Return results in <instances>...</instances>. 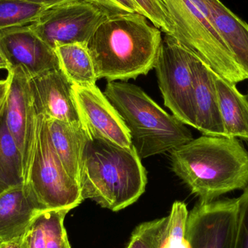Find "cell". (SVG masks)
I'll return each instance as SVG.
<instances>
[{
  "label": "cell",
  "instance_id": "6da1fadb",
  "mask_svg": "<svg viewBox=\"0 0 248 248\" xmlns=\"http://www.w3.org/2000/svg\"><path fill=\"white\" fill-rule=\"evenodd\" d=\"M161 32L140 13L108 15L86 45L97 79L125 81L147 75L155 64Z\"/></svg>",
  "mask_w": 248,
  "mask_h": 248
},
{
  "label": "cell",
  "instance_id": "7a4b0ae2",
  "mask_svg": "<svg viewBox=\"0 0 248 248\" xmlns=\"http://www.w3.org/2000/svg\"><path fill=\"white\" fill-rule=\"evenodd\" d=\"M170 153L173 171L201 201L248 185V153L237 138L204 135Z\"/></svg>",
  "mask_w": 248,
  "mask_h": 248
},
{
  "label": "cell",
  "instance_id": "3957f363",
  "mask_svg": "<svg viewBox=\"0 0 248 248\" xmlns=\"http://www.w3.org/2000/svg\"><path fill=\"white\" fill-rule=\"evenodd\" d=\"M147 183V172L133 146L89 141L79 179L84 201L91 199L103 208L121 211L140 198Z\"/></svg>",
  "mask_w": 248,
  "mask_h": 248
},
{
  "label": "cell",
  "instance_id": "277c9868",
  "mask_svg": "<svg viewBox=\"0 0 248 248\" xmlns=\"http://www.w3.org/2000/svg\"><path fill=\"white\" fill-rule=\"evenodd\" d=\"M103 93L124 121L140 158L171 151L193 140L185 124L137 86L108 81Z\"/></svg>",
  "mask_w": 248,
  "mask_h": 248
},
{
  "label": "cell",
  "instance_id": "5b68a950",
  "mask_svg": "<svg viewBox=\"0 0 248 248\" xmlns=\"http://www.w3.org/2000/svg\"><path fill=\"white\" fill-rule=\"evenodd\" d=\"M174 27L173 37L221 78L248 79L218 33L205 0H160Z\"/></svg>",
  "mask_w": 248,
  "mask_h": 248
},
{
  "label": "cell",
  "instance_id": "8992f818",
  "mask_svg": "<svg viewBox=\"0 0 248 248\" xmlns=\"http://www.w3.org/2000/svg\"><path fill=\"white\" fill-rule=\"evenodd\" d=\"M23 184L40 211H71L84 201L79 183L66 173L55 153L43 115L36 114L34 140Z\"/></svg>",
  "mask_w": 248,
  "mask_h": 248
},
{
  "label": "cell",
  "instance_id": "52a82bcc",
  "mask_svg": "<svg viewBox=\"0 0 248 248\" xmlns=\"http://www.w3.org/2000/svg\"><path fill=\"white\" fill-rule=\"evenodd\" d=\"M194 55L173 36L165 34L154 68L165 106L182 123L195 128Z\"/></svg>",
  "mask_w": 248,
  "mask_h": 248
},
{
  "label": "cell",
  "instance_id": "ba28073f",
  "mask_svg": "<svg viewBox=\"0 0 248 248\" xmlns=\"http://www.w3.org/2000/svg\"><path fill=\"white\" fill-rule=\"evenodd\" d=\"M108 13L84 0H68L48 7L30 26L46 45L55 49L70 44L87 45Z\"/></svg>",
  "mask_w": 248,
  "mask_h": 248
},
{
  "label": "cell",
  "instance_id": "9c48e42d",
  "mask_svg": "<svg viewBox=\"0 0 248 248\" xmlns=\"http://www.w3.org/2000/svg\"><path fill=\"white\" fill-rule=\"evenodd\" d=\"M238 198L201 201L188 214L185 237L190 248H234Z\"/></svg>",
  "mask_w": 248,
  "mask_h": 248
},
{
  "label": "cell",
  "instance_id": "30bf717a",
  "mask_svg": "<svg viewBox=\"0 0 248 248\" xmlns=\"http://www.w3.org/2000/svg\"><path fill=\"white\" fill-rule=\"evenodd\" d=\"M29 24L0 30V52L9 70H22L29 78L60 68L55 49L46 45Z\"/></svg>",
  "mask_w": 248,
  "mask_h": 248
},
{
  "label": "cell",
  "instance_id": "8fae6325",
  "mask_svg": "<svg viewBox=\"0 0 248 248\" xmlns=\"http://www.w3.org/2000/svg\"><path fill=\"white\" fill-rule=\"evenodd\" d=\"M80 121L91 140H102L124 147L131 144L124 121L97 86L73 85Z\"/></svg>",
  "mask_w": 248,
  "mask_h": 248
},
{
  "label": "cell",
  "instance_id": "7c38bea8",
  "mask_svg": "<svg viewBox=\"0 0 248 248\" xmlns=\"http://www.w3.org/2000/svg\"><path fill=\"white\" fill-rule=\"evenodd\" d=\"M7 72L10 88L4 103L6 123L21 154L23 175L34 140L36 113L32 100L30 78L19 68Z\"/></svg>",
  "mask_w": 248,
  "mask_h": 248
},
{
  "label": "cell",
  "instance_id": "4fadbf2b",
  "mask_svg": "<svg viewBox=\"0 0 248 248\" xmlns=\"http://www.w3.org/2000/svg\"><path fill=\"white\" fill-rule=\"evenodd\" d=\"M29 82L36 114L47 119L81 122L74 100V84L61 68L31 78Z\"/></svg>",
  "mask_w": 248,
  "mask_h": 248
},
{
  "label": "cell",
  "instance_id": "5bb4252c",
  "mask_svg": "<svg viewBox=\"0 0 248 248\" xmlns=\"http://www.w3.org/2000/svg\"><path fill=\"white\" fill-rule=\"evenodd\" d=\"M192 69L195 128L204 135L227 137L217 97L215 73L195 55Z\"/></svg>",
  "mask_w": 248,
  "mask_h": 248
},
{
  "label": "cell",
  "instance_id": "9a60e30c",
  "mask_svg": "<svg viewBox=\"0 0 248 248\" xmlns=\"http://www.w3.org/2000/svg\"><path fill=\"white\" fill-rule=\"evenodd\" d=\"M46 121L55 153L66 173L79 183L84 151L91 140L87 130L81 122L47 119Z\"/></svg>",
  "mask_w": 248,
  "mask_h": 248
},
{
  "label": "cell",
  "instance_id": "2e32d148",
  "mask_svg": "<svg viewBox=\"0 0 248 248\" xmlns=\"http://www.w3.org/2000/svg\"><path fill=\"white\" fill-rule=\"evenodd\" d=\"M39 212L23 184L1 192L0 243L23 237Z\"/></svg>",
  "mask_w": 248,
  "mask_h": 248
},
{
  "label": "cell",
  "instance_id": "e0dca14e",
  "mask_svg": "<svg viewBox=\"0 0 248 248\" xmlns=\"http://www.w3.org/2000/svg\"><path fill=\"white\" fill-rule=\"evenodd\" d=\"M213 21L232 53L236 62L248 77V24L220 0H205Z\"/></svg>",
  "mask_w": 248,
  "mask_h": 248
},
{
  "label": "cell",
  "instance_id": "ac0fdd59",
  "mask_svg": "<svg viewBox=\"0 0 248 248\" xmlns=\"http://www.w3.org/2000/svg\"><path fill=\"white\" fill-rule=\"evenodd\" d=\"M217 97L227 137L248 140V102L236 87L214 74Z\"/></svg>",
  "mask_w": 248,
  "mask_h": 248
},
{
  "label": "cell",
  "instance_id": "d6986e66",
  "mask_svg": "<svg viewBox=\"0 0 248 248\" xmlns=\"http://www.w3.org/2000/svg\"><path fill=\"white\" fill-rule=\"evenodd\" d=\"M68 210L39 212L23 237L25 248H71L64 219Z\"/></svg>",
  "mask_w": 248,
  "mask_h": 248
},
{
  "label": "cell",
  "instance_id": "ffe728a7",
  "mask_svg": "<svg viewBox=\"0 0 248 248\" xmlns=\"http://www.w3.org/2000/svg\"><path fill=\"white\" fill-rule=\"evenodd\" d=\"M60 67L74 85H96L97 76L87 45L70 44L55 48Z\"/></svg>",
  "mask_w": 248,
  "mask_h": 248
},
{
  "label": "cell",
  "instance_id": "44dd1931",
  "mask_svg": "<svg viewBox=\"0 0 248 248\" xmlns=\"http://www.w3.org/2000/svg\"><path fill=\"white\" fill-rule=\"evenodd\" d=\"M0 182L6 189L23 184L21 154L7 128L4 105L0 110Z\"/></svg>",
  "mask_w": 248,
  "mask_h": 248
},
{
  "label": "cell",
  "instance_id": "7402d4cb",
  "mask_svg": "<svg viewBox=\"0 0 248 248\" xmlns=\"http://www.w3.org/2000/svg\"><path fill=\"white\" fill-rule=\"evenodd\" d=\"M47 8L20 0H0V30L33 23Z\"/></svg>",
  "mask_w": 248,
  "mask_h": 248
},
{
  "label": "cell",
  "instance_id": "603a6c76",
  "mask_svg": "<svg viewBox=\"0 0 248 248\" xmlns=\"http://www.w3.org/2000/svg\"><path fill=\"white\" fill-rule=\"evenodd\" d=\"M188 214L185 202L176 201L173 204L160 248H190L185 237Z\"/></svg>",
  "mask_w": 248,
  "mask_h": 248
},
{
  "label": "cell",
  "instance_id": "cb8c5ba5",
  "mask_svg": "<svg viewBox=\"0 0 248 248\" xmlns=\"http://www.w3.org/2000/svg\"><path fill=\"white\" fill-rule=\"evenodd\" d=\"M167 223L168 217L140 224L126 248H160Z\"/></svg>",
  "mask_w": 248,
  "mask_h": 248
},
{
  "label": "cell",
  "instance_id": "d4e9b609",
  "mask_svg": "<svg viewBox=\"0 0 248 248\" xmlns=\"http://www.w3.org/2000/svg\"><path fill=\"white\" fill-rule=\"evenodd\" d=\"M141 15L165 34L173 36L174 27L160 0H133Z\"/></svg>",
  "mask_w": 248,
  "mask_h": 248
},
{
  "label": "cell",
  "instance_id": "484cf974",
  "mask_svg": "<svg viewBox=\"0 0 248 248\" xmlns=\"http://www.w3.org/2000/svg\"><path fill=\"white\" fill-rule=\"evenodd\" d=\"M234 248H248V185L238 198Z\"/></svg>",
  "mask_w": 248,
  "mask_h": 248
},
{
  "label": "cell",
  "instance_id": "4316f807",
  "mask_svg": "<svg viewBox=\"0 0 248 248\" xmlns=\"http://www.w3.org/2000/svg\"><path fill=\"white\" fill-rule=\"evenodd\" d=\"M94 4L108 14L116 13H138L140 9L133 0H84Z\"/></svg>",
  "mask_w": 248,
  "mask_h": 248
},
{
  "label": "cell",
  "instance_id": "83f0119b",
  "mask_svg": "<svg viewBox=\"0 0 248 248\" xmlns=\"http://www.w3.org/2000/svg\"><path fill=\"white\" fill-rule=\"evenodd\" d=\"M9 88H10V78L8 77L6 79L0 80V110L5 103Z\"/></svg>",
  "mask_w": 248,
  "mask_h": 248
},
{
  "label": "cell",
  "instance_id": "f1b7e54d",
  "mask_svg": "<svg viewBox=\"0 0 248 248\" xmlns=\"http://www.w3.org/2000/svg\"><path fill=\"white\" fill-rule=\"evenodd\" d=\"M20 1H27L32 4H38V5L45 6L46 7H53L57 4L65 2L68 0H20Z\"/></svg>",
  "mask_w": 248,
  "mask_h": 248
},
{
  "label": "cell",
  "instance_id": "f546056e",
  "mask_svg": "<svg viewBox=\"0 0 248 248\" xmlns=\"http://www.w3.org/2000/svg\"><path fill=\"white\" fill-rule=\"evenodd\" d=\"M0 248H25L23 246V237L11 241L3 242L0 243Z\"/></svg>",
  "mask_w": 248,
  "mask_h": 248
},
{
  "label": "cell",
  "instance_id": "4dcf8cb0",
  "mask_svg": "<svg viewBox=\"0 0 248 248\" xmlns=\"http://www.w3.org/2000/svg\"><path fill=\"white\" fill-rule=\"evenodd\" d=\"M0 70H9V65L3 55L0 52Z\"/></svg>",
  "mask_w": 248,
  "mask_h": 248
},
{
  "label": "cell",
  "instance_id": "1f68e13d",
  "mask_svg": "<svg viewBox=\"0 0 248 248\" xmlns=\"http://www.w3.org/2000/svg\"><path fill=\"white\" fill-rule=\"evenodd\" d=\"M5 187H4V186H3V185L2 184H1V182H0V193H1V192H2L3 191L5 190Z\"/></svg>",
  "mask_w": 248,
  "mask_h": 248
},
{
  "label": "cell",
  "instance_id": "d6a6232c",
  "mask_svg": "<svg viewBox=\"0 0 248 248\" xmlns=\"http://www.w3.org/2000/svg\"><path fill=\"white\" fill-rule=\"evenodd\" d=\"M246 99H247V100H248V93L247 95H246Z\"/></svg>",
  "mask_w": 248,
  "mask_h": 248
}]
</instances>
